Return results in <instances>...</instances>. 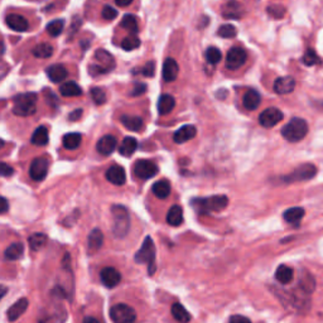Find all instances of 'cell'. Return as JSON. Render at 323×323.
<instances>
[{
	"label": "cell",
	"mask_w": 323,
	"mask_h": 323,
	"mask_svg": "<svg viewBox=\"0 0 323 323\" xmlns=\"http://www.w3.org/2000/svg\"><path fill=\"white\" fill-rule=\"evenodd\" d=\"M303 63L305 64V66L310 67V66H314V64L319 63V57H318V54L315 53L314 49L313 48H309L305 51L304 56H303Z\"/></svg>",
	"instance_id": "44"
},
{
	"label": "cell",
	"mask_w": 323,
	"mask_h": 323,
	"mask_svg": "<svg viewBox=\"0 0 323 323\" xmlns=\"http://www.w3.org/2000/svg\"><path fill=\"white\" fill-rule=\"evenodd\" d=\"M36 94H21L14 98L13 113L18 116H31L37 110Z\"/></svg>",
	"instance_id": "5"
},
{
	"label": "cell",
	"mask_w": 323,
	"mask_h": 323,
	"mask_svg": "<svg viewBox=\"0 0 323 323\" xmlns=\"http://www.w3.org/2000/svg\"><path fill=\"white\" fill-rule=\"evenodd\" d=\"M110 318L114 323H134L136 320V312L130 305L119 303L111 307Z\"/></svg>",
	"instance_id": "8"
},
{
	"label": "cell",
	"mask_w": 323,
	"mask_h": 323,
	"mask_svg": "<svg viewBox=\"0 0 323 323\" xmlns=\"http://www.w3.org/2000/svg\"><path fill=\"white\" fill-rule=\"evenodd\" d=\"M221 14L225 19H241L245 16V8L237 0H228L221 7Z\"/></svg>",
	"instance_id": "11"
},
{
	"label": "cell",
	"mask_w": 323,
	"mask_h": 323,
	"mask_svg": "<svg viewBox=\"0 0 323 323\" xmlns=\"http://www.w3.org/2000/svg\"><path fill=\"white\" fill-rule=\"evenodd\" d=\"M178 67L177 61L173 58H167L163 63V68H162V76L166 83H173L178 77Z\"/></svg>",
	"instance_id": "16"
},
{
	"label": "cell",
	"mask_w": 323,
	"mask_h": 323,
	"mask_svg": "<svg viewBox=\"0 0 323 323\" xmlns=\"http://www.w3.org/2000/svg\"><path fill=\"white\" fill-rule=\"evenodd\" d=\"M24 254V247L22 243H14L11 247L7 248L4 257L7 260H19Z\"/></svg>",
	"instance_id": "37"
},
{
	"label": "cell",
	"mask_w": 323,
	"mask_h": 323,
	"mask_svg": "<svg viewBox=\"0 0 323 323\" xmlns=\"http://www.w3.org/2000/svg\"><path fill=\"white\" fill-rule=\"evenodd\" d=\"M100 278L103 284L105 285L106 288H115L116 285L120 283L121 280V274L119 273V270H116L115 268L106 267L101 270Z\"/></svg>",
	"instance_id": "14"
},
{
	"label": "cell",
	"mask_w": 323,
	"mask_h": 323,
	"mask_svg": "<svg viewBox=\"0 0 323 323\" xmlns=\"http://www.w3.org/2000/svg\"><path fill=\"white\" fill-rule=\"evenodd\" d=\"M135 262L138 264L148 265L149 275H153L155 273V245L150 236H146L143 241V245L135 254Z\"/></svg>",
	"instance_id": "4"
},
{
	"label": "cell",
	"mask_w": 323,
	"mask_h": 323,
	"mask_svg": "<svg viewBox=\"0 0 323 323\" xmlns=\"http://www.w3.org/2000/svg\"><path fill=\"white\" fill-rule=\"evenodd\" d=\"M47 241H48V237H47L46 233H41V232H36L33 235L29 236L28 243L29 247L33 252H39L42 248H44V245L47 244Z\"/></svg>",
	"instance_id": "36"
},
{
	"label": "cell",
	"mask_w": 323,
	"mask_h": 323,
	"mask_svg": "<svg viewBox=\"0 0 323 323\" xmlns=\"http://www.w3.org/2000/svg\"><path fill=\"white\" fill-rule=\"evenodd\" d=\"M120 26L123 27L124 29L130 32L131 34H136L139 32L138 19H136V17H134L133 14H126V16H124Z\"/></svg>",
	"instance_id": "38"
},
{
	"label": "cell",
	"mask_w": 323,
	"mask_h": 323,
	"mask_svg": "<svg viewBox=\"0 0 323 323\" xmlns=\"http://www.w3.org/2000/svg\"><path fill=\"white\" fill-rule=\"evenodd\" d=\"M84 323H100V322L94 317H86L85 320H84Z\"/></svg>",
	"instance_id": "56"
},
{
	"label": "cell",
	"mask_w": 323,
	"mask_h": 323,
	"mask_svg": "<svg viewBox=\"0 0 323 323\" xmlns=\"http://www.w3.org/2000/svg\"><path fill=\"white\" fill-rule=\"evenodd\" d=\"M136 148H138V140L133 136H126L119 146V153L123 156H130L135 153Z\"/></svg>",
	"instance_id": "27"
},
{
	"label": "cell",
	"mask_w": 323,
	"mask_h": 323,
	"mask_svg": "<svg viewBox=\"0 0 323 323\" xmlns=\"http://www.w3.org/2000/svg\"><path fill=\"white\" fill-rule=\"evenodd\" d=\"M116 145H118V140L114 135H105L98 141L96 144V149L100 154L103 155H109V154L113 153L115 150Z\"/></svg>",
	"instance_id": "20"
},
{
	"label": "cell",
	"mask_w": 323,
	"mask_h": 323,
	"mask_svg": "<svg viewBox=\"0 0 323 323\" xmlns=\"http://www.w3.org/2000/svg\"><path fill=\"white\" fill-rule=\"evenodd\" d=\"M172 315L180 323H188L191 320L190 312L181 303H175L172 305Z\"/></svg>",
	"instance_id": "35"
},
{
	"label": "cell",
	"mask_w": 323,
	"mask_h": 323,
	"mask_svg": "<svg viewBox=\"0 0 323 323\" xmlns=\"http://www.w3.org/2000/svg\"><path fill=\"white\" fill-rule=\"evenodd\" d=\"M145 91H146V86L144 85V84L138 83V84H136V85L133 88V90H131L130 95H131V96H140V95H143V94L145 93Z\"/></svg>",
	"instance_id": "50"
},
{
	"label": "cell",
	"mask_w": 323,
	"mask_h": 323,
	"mask_svg": "<svg viewBox=\"0 0 323 323\" xmlns=\"http://www.w3.org/2000/svg\"><path fill=\"white\" fill-rule=\"evenodd\" d=\"M158 171L155 163L146 159H140L134 165V175L140 180H150L158 173Z\"/></svg>",
	"instance_id": "10"
},
{
	"label": "cell",
	"mask_w": 323,
	"mask_h": 323,
	"mask_svg": "<svg viewBox=\"0 0 323 323\" xmlns=\"http://www.w3.org/2000/svg\"><path fill=\"white\" fill-rule=\"evenodd\" d=\"M317 175V167L312 163H305V165L299 166L295 168L292 173L287 176H283L282 181L284 183H295V182H303V181H308L314 178Z\"/></svg>",
	"instance_id": "7"
},
{
	"label": "cell",
	"mask_w": 323,
	"mask_h": 323,
	"mask_svg": "<svg viewBox=\"0 0 323 323\" xmlns=\"http://www.w3.org/2000/svg\"><path fill=\"white\" fill-rule=\"evenodd\" d=\"M283 118H284V115L279 109L268 108L259 115V123L264 128H273L278 123H280Z\"/></svg>",
	"instance_id": "13"
},
{
	"label": "cell",
	"mask_w": 323,
	"mask_h": 323,
	"mask_svg": "<svg viewBox=\"0 0 323 323\" xmlns=\"http://www.w3.org/2000/svg\"><path fill=\"white\" fill-rule=\"evenodd\" d=\"M9 210V202L7 198L0 197V213H6Z\"/></svg>",
	"instance_id": "52"
},
{
	"label": "cell",
	"mask_w": 323,
	"mask_h": 323,
	"mask_svg": "<svg viewBox=\"0 0 323 323\" xmlns=\"http://www.w3.org/2000/svg\"><path fill=\"white\" fill-rule=\"evenodd\" d=\"M103 244H104V233L101 232V230L95 228V230L91 231L88 238L89 250H90L91 253L98 252V250L103 247Z\"/></svg>",
	"instance_id": "25"
},
{
	"label": "cell",
	"mask_w": 323,
	"mask_h": 323,
	"mask_svg": "<svg viewBox=\"0 0 323 323\" xmlns=\"http://www.w3.org/2000/svg\"><path fill=\"white\" fill-rule=\"evenodd\" d=\"M33 54L37 58H49L53 54V48L48 43L37 44L33 48Z\"/></svg>",
	"instance_id": "39"
},
{
	"label": "cell",
	"mask_w": 323,
	"mask_h": 323,
	"mask_svg": "<svg viewBox=\"0 0 323 323\" xmlns=\"http://www.w3.org/2000/svg\"><path fill=\"white\" fill-rule=\"evenodd\" d=\"M64 28V21L62 19H56V21L51 22V23L47 26V33L51 37H58L59 34L62 33Z\"/></svg>",
	"instance_id": "41"
},
{
	"label": "cell",
	"mask_w": 323,
	"mask_h": 323,
	"mask_svg": "<svg viewBox=\"0 0 323 323\" xmlns=\"http://www.w3.org/2000/svg\"><path fill=\"white\" fill-rule=\"evenodd\" d=\"M81 141H83V135L79 133H68L62 139V144H63L64 149H67V150L77 149L81 145Z\"/></svg>",
	"instance_id": "30"
},
{
	"label": "cell",
	"mask_w": 323,
	"mask_h": 323,
	"mask_svg": "<svg viewBox=\"0 0 323 323\" xmlns=\"http://www.w3.org/2000/svg\"><path fill=\"white\" fill-rule=\"evenodd\" d=\"M59 93L64 98H76V96L83 95V89L73 81H68V83L62 84L59 88Z\"/></svg>",
	"instance_id": "29"
},
{
	"label": "cell",
	"mask_w": 323,
	"mask_h": 323,
	"mask_svg": "<svg viewBox=\"0 0 323 323\" xmlns=\"http://www.w3.org/2000/svg\"><path fill=\"white\" fill-rule=\"evenodd\" d=\"M113 215V233L116 238H124L130 230V217L126 207L114 205L111 207Z\"/></svg>",
	"instance_id": "2"
},
{
	"label": "cell",
	"mask_w": 323,
	"mask_h": 323,
	"mask_svg": "<svg viewBox=\"0 0 323 323\" xmlns=\"http://www.w3.org/2000/svg\"><path fill=\"white\" fill-rule=\"evenodd\" d=\"M3 145H4V140L3 139H0V148H3Z\"/></svg>",
	"instance_id": "58"
},
{
	"label": "cell",
	"mask_w": 323,
	"mask_h": 323,
	"mask_svg": "<svg viewBox=\"0 0 323 323\" xmlns=\"http://www.w3.org/2000/svg\"><path fill=\"white\" fill-rule=\"evenodd\" d=\"M151 191H153L154 196L156 198L165 200V198H167L171 195V183L166 180H160L154 183Z\"/></svg>",
	"instance_id": "28"
},
{
	"label": "cell",
	"mask_w": 323,
	"mask_h": 323,
	"mask_svg": "<svg viewBox=\"0 0 323 323\" xmlns=\"http://www.w3.org/2000/svg\"><path fill=\"white\" fill-rule=\"evenodd\" d=\"M81 115H83V110H81V109H77V110H74L73 113L69 114L68 119L71 121H77L79 118H81Z\"/></svg>",
	"instance_id": "53"
},
{
	"label": "cell",
	"mask_w": 323,
	"mask_h": 323,
	"mask_svg": "<svg viewBox=\"0 0 323 323\" xmlns=\"http://www.w3.org/2000/svg\"><path fill=\"white\" fill-rule=\"evenodd\" d=\"M267 13L269 14L272 18L274 19H282L284 18L287 14V9L282 4H270L267 7Z\"/></svg>",
	"instance_id": "40"
},
{
	"label": "cell",
	"mask_w": 323,
	"mask_h": 323,
	"mask_svg": "<svg viewBox=\"0 0 323 323\" xmlns=\"http://www.w3.org/2000/svg\"><path fill=\"white\" fill-rule=\"evenodd\" d=\"M4 51H6V44H4L3 39L0 38V57L4 54Z\"/></svg>",
	"instance_id": "57"
},
{
	"label": "cell",
	"mask_w": 323,
	"mask_h": 323,
	"mask_svg": "<svg viewBox=\"0 0 323 323\" xmlns=\"http://www.w3.org/2000/svg\"><path fill=\"white\" fill-rule=\"evenodd\" d=\"M247 52L240 47H232L226 56V68L238 69L247 62Z\"/></svg>",
	"instance_id": "12"
},
{
	"label": "cell",
	"mask_w": 323,
	"mask_h": 323,
	"mask_svg": "<svg viewBox=\"0 0 323 323\" xmlns=\"http://www.w3.org/2000/svg\"><path fill=\"white\" fill-rule=\"evenodd\" d=\"M46 73L48 78L54 84L62 83L67 78V69L62 64H52V66L47 67Z\"/></svg>",
	"instance_id": "22"
},
{
	"label": "cell",
	"mask_w": 323,
	"mask_h": 323,
	"mask_svg": "<svg viewBox=\"0 0 323 323\" xmlns=\"http://www.w3.org/2000/svg\"><path fill=\"white\" fill-rule=\"evenodd\" d=\"M176 100L172 95L170 94H165L162 95L158 100V111L160 115H167L171 111L175 109Z\"/></svg>",
	"instance_id": "24"
},
{
	"label": "cell",
	"mask_w": 323,
	"mask_h": 323,
	"mask_svg": "<svg viewBox=\"0 0 323 323\" xmlns=\"http://www.w3.org/2000/svg\"><path fill=\"white\" fill-rule=\"evenodd\" d=\"M106 180L115 186H123L126 182V173L121 166H113L106 171Z\"/></svg>",
	"instance_id": "17"
},
{
	"label": "cell",
	"mask_w": 323,
	"mask_h": 323,
	"mask_svg": "<svg viewBox=\"0 0 323 323\" xmlns=\"http://www.w3.org/2000/svg\"><path fill=\"white\" fill-rule=\"evenodd\" d=\"M273 89L278 95H287V94L293 93L295 89V79L292 76L278 77L274 81Z\"/></svg>",
	"instance_id": "15"
},
{
	"label": "cell",
	"mask_w": 323,
	"mask_h": 323,
	"mask_svg": "<svg viewBox=\"0 0 323 323\" xmlns=\"http://www.w3.org/2000/svg\"><path fill=\"white\" fill-rule=\"evenodd\" d=\"M101 16H103V18L106 19V21H113V19H115L116 17H118V11L110 6H105L103 9Z\"/></svg>",
	"instance_id": "47"
},
{
	"label": "cell",
	"mask_w": 323,
	"mask_h": 323,
	"mask_svg": "<svg viewBox=\"0 0 323 323\" xmlns=\"http://www.w3.org/2000/svg\"><path fill=\"white\" fill-rule=\"evenodd\" d=\"M95 61L96 63L91 64L90 72L93 74L108 73L115 68V61L114 57L105 49H98L95 52Z\"/></svg>",
	"instance_id": "6"
},
{
	"label": "cell",
	"mask_w": 323,
	"mask_h": 323,
	"mask_svg": "<svg viewBox=\"0 0 323 323\" xmlns=\"http://www.w3.org/2000/svg\"><path fill=\"white\" fill-rule=\"evenodd\" d=\"M28 299L27 298H21L19 300H17L8 310H7V317H8L9 322H16L22 314L27 310L28 308Z\"/></svg>",
	"instance_id": "18"
},
{
	"label": "cell",
	"mask_w": 323,
	"mask_h": 323,
	"mask_svg": "<svg viewBox=\"0 0 323 323\" xmlns=\"http://www.w3.org/2000/svg\"><path fill=\"white\" fill-rule=\"evenodd\" d=\"M236 33H237V31H236V28L232 24H223L218 28L217 32L218 36L222 37V38H233Z\"/></svg>",
	"instance_id": "45"
},
{
	"label": "cell",
	"mask_w": 323,
	"mask_h": 323,
	"mask_svg": "<svg viewBox=\"0 0 323 323\" xmlns=\"http://www.w3.org/2000/svg\"><path fill=\"white\" fill-rule=\"evenodd\" d=\"M228 323H252V320H250L248 317H245V315L236 314V315H231Z\"/></svg>",
	"instance_id": "51"
},
{
	"label": "cell",
	"mask_w": 323,
	"mask_h": 323,
	"mask_svg": "<svg viewBox=\"0 0 323 323\" xmlns=\"http://www.w3.org/2000/svg\"><path fill=\"white\" fill-rule=\"evenodd\" d=\"M120 121L128 130L131 131H140L144 126L143 119L139 118V116L123 115L120 118Z\"/></svg>",
	"instance_id": "26"
},
{
	"label": "cell",
	"mask_w": 323,
	"mask_h": 323,
	"mask_svg": "<svg viewBox=\"0 0 323 323\" xmlns=\"http://www.w3.org/2000/svg\"><path fill=\"white\" fill-rule=\"evenodd\" d=\"M205 56L208 63L211 64H217L218 62L221 61V58H222V53H221L220 49L216 48V47H208Z\"/></svg>",
	"instance_id": "43"
},
{
	"label": "cell",
	"mask_w": 323,
	"mask_h": 323,
	"mask_svg": "<svg viewBox=\"0 0 323 323\" xmlns=\"http://www.w3.org/2000/svg\"><path fill=\"white\" fill-rule=\"evenodd\" d=\"M115 3L118 7H121V8H124V7H129L131 3H133V0H115Z\"/></svg>",
	"instance_id": "54"
},
{
	"label": "cell",
	"mask_w": 323,
	"mask_h": 323,
	"mask_svg": "<svg viewBox=\"0 0 323 323\" xmlns=\"http://www.w3.org/2000/svg\"><path fill=\"white\" fill-rule=\"evenodd\" d=\"M154 71H155V66H154V62L153 61H149L146 62L145 66L141 68V73L144 74V76L146 77H153L154 76Z\"/></svg>",
	"instance_id": "49"
},
{
	"label": "cell",
	"mask_w": 323,
	"mask_h": 323,
	"mask_svg": "<svg viewBox=\"0 0 323 323\" xmlns=\"http://www.w3.org/2000/svg\"><path fill=\"white\" fill-rule=\"evenodd\" d=\"M228 205V198L225 195L210 196V197H196L191 201V206L200 215H210L212 212H220Z\"/></svg>",
	"instance_id": "1"
},
{
	"label": "cell",
	"mask_w": 323,
	"mask_h": 323,
	"mask_svg": "<svg viewBox=\"0 0 323 323\" xmlns=\"http://www.w3.org/2000/svg\"><path fill=\"white\" fill-rule=\"evenodd\" d=\"M243 104H244L245 108L250 111L257 110L258 106L260 105V95L258 91L255 90H249L244 95V99H243Z\"/></svg>",
	"instance_id": "31"
},
{
	"label": "cell",
	"mask_w": 323,
	"mask_h": 323,
	"mask_svg": "<svg viewBox=\"0 0 323 323\" xmlns=\"http://www.w3.org/2000/svg\"><path fill=\"white\" fill-rule=\"evenodd\" d=\"M308 134V124L304 119L293 118L282 129V135L285 140L290 143H297L305 138Z\"/></svg>",
	"instance_id": "3"
},
{
	"label": "cell",
	"mask_w": 323,
	"mask_h": 323,
	"mask_svg": "<svg viewBox=\"0 0 323 323\" xmlns=\"http://www.w3.org/2000/svg\"><path fill=\"white\" fill-rule=\"evenodd\" d=\"M91 98L95 101L96 105H103L106 103V94L103 89L93 88L91 89Z\"/></svg>",
	"instance_id": "46"
},
{
	"label": "cell",
	"mask_w": 323,
	"mask_h": 323,
	"mask_svg": "<svg viewBox=\"0 0 323 323\" xmlns=\"http://www.w3.org/2000/svg\"><path fill=\"white\" fill-rule=\"evenodd\" d=\"M139 46H140V39L136 37V34H131L121 42V48L125 51H133V49L139 48Z\"/></svg>",
	"instance_id": "42"
},
{
	"label": "cell",
	"mask_w": 323,
	"mask_h": 323,
	"mask_svg": "<svg viewBox=\"0 0 323 323\" xmlns=\"http://www.w3.org/2000/svg\"><path fill=\"white\" fill-rule=\"evenodd\" d=\"M294 277V270L287 265H280L278 267L277 272H275V279L280 283V284H288L293 280Z\"/></svg>",
	"instance_id": "32"
},
{
	"label": "cell",
	"mask_w": 323,
	"mask_h": 323,
	"mask_svg": "<svg viewBox=\"0 0 323 323\" xmlns=\"http://www.w3.org/2000/svg\"><path fill=\"white\" fill-rule=\"evenodd\" d=\"M167 222L171 226H180L183 222V210L181 206L175 205L170 208L167 213Z\"/></svg>",
	"instance_id": "33"
},
{
	"label": "cell",
	"mask_w": 323,
	"mask_h": 323,
	"mask_svg": "<svg viewBox=\"0 0 323 323\" xmlns=\"http://www.w3.org/2000/svg\"><path fill=\"white\" fill-rule=\"evenodd\" d=\"M14 175V168L12 166L7 165V163H3L0 162V176L2 177H12Z\"/></svg>",
	"instance_id": "48"
},
{
	"label": "cell",
	"mask_w": 323,
	"mask_h": 323,
	"mask_svg": "<svg viewBox=\"0 0 323 323\" xmlns=\"http://www.w3.org/2000/svg\"><path fill=\"white\" fill-rule=\"evenodd\" d=\"M7 26L16 32H26L29 28L28 22L19 14H9L6 18Z\"/></svg>",
	"instance_id": "21"
},
{
	"label": "cell",
	"mask_w": 323,
	"mask_h": 323,
	"mask_svg": "<svg viewBox=\"0 0 323 323\" xmlns=\"http://www.w3.org/2000/svg\"><path fill=\"white\" fill-rule=\"evenodd\" d=\"M7 293H8V288L4 287V285H0V300H2V298H3Z\"/></svg>",
	"instance_id": "55"
},
{
	"label": "cell",
	"mask_w": 323,
	"mask_h": 323,
	"mask_svg": "<svg viewBox=\"0 0 323 323\" xmlns=\"http://www.w3.org/2000/svg\"><path fill=\"white\" fill-rule=\"evenodd\" d=\"M48 129H47L46 126H39V128H37L31 139L32 143L38 146L46 145V144H48Z\"/></svg>",
	"instance_id": "34"
},
{
	"label": "cell",
	"mask_w": 323,
	"mask_h": 323,
	"mask_svg": "<svg viewBox=\"0 0 323 323\" xmlns=\"http://www.w3.org/2000/svg\"><path fill=\"white\" fill-rule=\"evenodd\" d=\"M197 134V129L193 125H183L178 129L173 135V140L177 144H183L186 141L192 140Z\"/></svg>",
	"instance_id": "19"
},
{
	"label": "cell",
	"mask_w": 323,
	"mask_h": 323,
	"mask_svg": "<svg viewBox=\"0 0 323 323\" xmlns=\"http://www.w3.org/2000/svg\"><path fill=\"white\" fill-rule=\"evenodd\" d=\"M49 167V160L46 156H39V158L33 159L29 167V177L36 182H41L47 177Z\"/></svg>",
	"instance_id": "9"
},
{
	"label": "cell",
	"mask_w": 323,
	"mask_h": 323,
	"mask_svg": "<svg viewBox=\"0 0 323 323\" xmlns=\"http://www.w3.org/2000/svg\"><path fill=\"white\" fill-rule=\"evenodd\" d=\"M283 217H284L285 222L298 227L300 225V221L304 217V210L302 207H292L283 213Z\"/></svg>",
	"instance_id": "23"
}]
</instances>
